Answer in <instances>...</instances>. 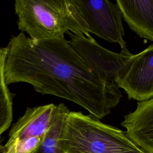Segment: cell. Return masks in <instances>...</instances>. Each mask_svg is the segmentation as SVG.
Returning <instances> with one entry per match:
<instances>
[{
  "mask_svg": "<svg viewBox=\"0 0 153 153\" xmlns=\"http://www.w3.org/2000/svg\"><path fill=\"white\" fill-rule=\"evenodd\" d=\"M122 17L139 37L153 42V0H117Z\"/></svg>",
  "mask_w": 153,
  "mask_h": 153,
  "instance_id": "cell-9",
  "label": "cell"
},
{
  "mask_svg": "<svg viewBox=\"0 0 153 153\" xmlns=\"http://www.w3.org/2000/svg\"><path fill=\"white\" fill-rule=\"evenodd\" d=\"M90 33L111 43L126 47L122 14L116 2L108 0H76Z\"/></svg>",
  "mask_w": 153,
  "mask_h": 153,
  "instance_id": "cell-5",
  "label": "cell"
},
{
  "mask_svg": "<svg viewBox=\"0 0 153 153\" xmlns=\"http://www.w3.org/2000/svg\"><path fill=\"white\" fill-rule=\"evenodd\" d=\"M60 142L63 153H146L126 131L81 112L68 113Z\"/></svg>",
  "mask_w": 153,
  "mask_h": 153,
  "instance_id": "cell-3",
  "label": "cell"
},
{
  "mask_svg": "<svg viewBox=\"0 0 153 153\" xmlns=\"http://www.w3.org/2000/svg\"><path fill=\"white\" fill-rule=\"evenodd\" d=\"M5 47H0V138L10 127L13 120V94L6 84L4 75Z\"/></svg>",
  "mask_w": 153,
  "mask_h": 153,
  "instance_id": "cell-11",
  "label": "cell"
},
{
  "mask_svg": "<svg viewBox=\"0 0 153 153\" xmlns=\"http://www.w3.org/2000/svg\"><path fill=\"white\" fill-rule=\"evenodd\" d=\"M14 11L19 30L35 40L90 35L76 0H16Z\"/></svg>",
  "mask_w": 153,
  "mask_h": 153,
  "instance_id": "cell-2",
  "label": "cell"
},
{
  "mask_svg": "<svg viewBox=\"0 0 153 153\" xmlns=\"http://www.w3.org/2000/svg\"><path fill=\"white\" fill-rule=\"evenodd\" d=\"M115 84L125 91L128 99L143 102L153 98V44L126 62Z\"/></svg>",
  "mask_w": 153,
  "mask_h": 153,
  "instance_id": "cell-7",
  "label": "cell"
},
{
  "mask_svg": "<svg viewBox=\"0 0 153 153\" xmlns=\"http://www.w3.org/2000/svg\"><path fill=\"white\" fill-rule=\"evenodd\" d=\"M72 48L84 60L94 73L103 81L116 84L121 68L133 55L126 47L120 53L111 51L100 45L90 35H77L68 33Z\"/></svg>",
  "mask_w": 153,
  "mask_h": 153,
  "instance_id": "cell-6",
  "label": "cell"
},
{
  "mask_svg": "<svg viewBox=\"0 0 153 153\" xmlns=\"http://www.w3.org/2000/svg\"><path fill=\"white\" fill-rule=\"evenodd\" d=\"M56 105L27 108L12 126L1 153H37L49 127Z\"/></svg>",
  "mask_w": 153,
  "mask_h": 153,
  "instance_id": "cell-4",
  "label": "cell"
},
{
  "mask_svg": "<svg viewBox=\"0 0 153 153\" xmlns=\"http://www.w3.org/2000/svg\"><path fill=\"white\" fill-rule=\"evenodd\" d=\"M69 111L63 103L56 105L49 127L37 153H63L60 137L65 118Z\"/></svg>",
  "mask_w": 153,
  "mask_h": 153,
  "instance_id": "cell-10",
  "label": "cell"
},
{
  "mask_svg": "<svg viewBox=\"0 0 153 153\" xmlns=\"http://www.w3.org/2000/svg\"><path fill=\"white\" fill-rule=\"evenodd\" d=\"M121 125L139 148L153 153V98L137 102L136 109L124 116Z\"/></svg>",
  "mask_w": 153,
  "mask_h": 153,
  "instance_id": "cell-8",
  "label": "cell"
},
{
  "mask_svg": "<svg viewBox=\"0 0 153 153\" xmlns=\"http://www.w3.org/2000/svg\"><path fill=\"white\" fill-rule=\"evenodd\" d=\"M5 48L7 85L28 83L42 95L76 103L99 120L109 115L122 97L117 85L101 80L65 37L35 40L20 32Z\"/></svg>",
  "mask_w": 153,
  "mask_h": 153,
  "instance_id": "cell-1",
  "label": "cell"
}]
</instances>
